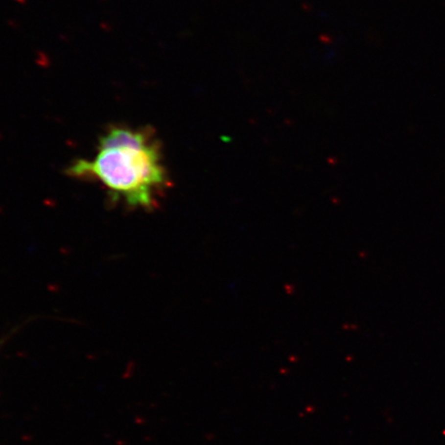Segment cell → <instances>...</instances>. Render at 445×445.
Segmentation results:
<instances>
[{"label":"cell","instance_id":"obj_1","mask_svg":"<svg viewBox=\"0 0 445 445\" xmlns=\"http://www.w3.org/2000/svg\"><path fill=\"white\" fill-rule=\"evenodd\" d=\"M68 173L100 182L116 199L132 207L150 209L165 185L160 148L147 129L114 126L100 137L91 160L80 159Z\"/></svg>","mask_w":445,"mask_h":445}]
</instances>
